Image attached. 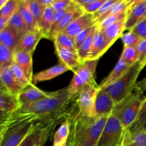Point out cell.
Returning <instances> with one entry per match:
<instances>
[{"label": "cell", "mask_w": 146, "mask_h": 146, "mask_svg": "<svg viewBox=\"0 0 146 146\" xmlns=\"http://www.w3.org/2000/svg\"><path fill=\"white\" fill-rule=\"evenodd\" d=\"M73 101L68 95V88L65 87L54 91L51 96L38 102L22 106L19 111L34 114L43 123H58L63 118L66 119L73 115V110L69 109Z\"/></svg>", "instance_id": "obj_1"}, {"label": "cell", "mask_w": 146, "mask_h": 146, "mask_svg": "<svg viewBox=\"0 0 146 146\" xmlns=\"http://www.w3.org/2000/svg\"><path fill=\"white\" fill-rule=\"evenodd\" d=\"M68 118L71 121L68 146H96L108 117L84 116L76 113Z\"/></svg>", "instance_id": "obj_2"}, {"label": "cell", "mask_w": 146, "mask_h": 146, "mask_svg": "<svg viewBox=\"0 0 146 146\" xmlns=\"http://www.w3.org/2000/svg\"><path fill=\"white\" fill-rule=\"evenodd\" d=\"M39 123L34 114L19 110L0 121V146H19Z\"/></svg>", "instance_id": "obj_3"}, {"label": "cell", "mask_w": 146, "mask_h": 146, "mask_svg": "<svg viewBox=\"0 0 146 146\" xmlns=\"http://www.w3.org/2000/svg\"><path fill=\"white\" fill-rule=\"evenodd\" d=\"M145 98V96L134 91L125 99L115 104L112 115L128 130L135 122Z\"/></svg>", "instance_id": "obj_4"}, {"label": "cell", "mask_w": 146, "mask_h": 146, "mask_svg": "<svg viewBox=\"0 0 146 146\" xmlns=\"http://www.w3.org/2000/svg\"><path fill=\"white\" fill-rule=\"evenodd\" d=\"M98 60H89L74 71V76L67 86L68 95L72 101L77 98L84 86L91 85L99 87L95 80L96 70Z\"/></svg>", "instance_id": "obj_5"}, {"label": "cell", "mask_w": 146, "mask_h": 146, "mask_svg": "<svg viewBox=\"0 0 146 146\" xmlns=\"http://www.w3.org/2000/svg\"><path fill=\"white\" fill-rule=\"evenodd\" d=\"M142 70V67L138 61L131 66L119 80L106 88L115 104L122 101L133 92L137 84V78Z\"/></svg>", "instance_id": "obj_6"}, {"label": "cell", "mask_w": 146, "mask_h": 146, "mask_svg": "<svg viewBox=\"0 0 146 146\" xmlns=\"http://www.w3.org/2000/svg\"><path fill=\"white\" fill-rule=\"evenodd\" d=\"M125 132L121 121L114 115H110L96 146H123Z\"/></svg>", "instance_id": "obj_7"}, {"label": "cell", "mask_w": 146, "mask_h": 146, "mask_svg": "<svg viewBox=\"0 0 146 146\" xmlns=\"http://www.w3.org/2000/svg\"><path fill=\"white\" fill-rule=\"evenodd\" d=\"M99 87L87 85L84 87L76 101L77 113L84 116H95V101Z\"/></svg>", "instance_id": "obj_8"}, {"label": "cell", "mask_w": 146, "mask_h": 146, "mask_svg": "<svg viewBox=\"0 0 146 146\" xmlns=\"http://www.w3.org/2000/svg\"><path fill=\"white\" fill-rule=\"evenodd\" d=\"M115 104L106 88L100 87L95 101V116L109 117L112 115Z\"/></svg>", "instance_id": "obj_9"}, {"label": "cell", "mask_w": 146, "mask_h": 146, "mask_svg": "<svg viewBox=\"0 0 146 146\" xmlns=\"http://www.w3.org/2000/svg\"><path fill=\"white\" fill-rule=\"evenodd\" d=\"M18 96L7 92L4 88L0 90V121L11 116L21 108Z\"/></svg>", "instance_id": "obj_10"}, {"label": "cell", "mask_w": 146, "mask_h": 146, "mask_svg": "<svg viewBox=\"0 0 146 146\" xmlns=\"http://www.w3.org/2000/svg\"><path fill=\"white\" fill-rule=\"evenodd\" d=\"M146 18V0L131 1L128 9L125 29L132 30L138 23Z\"/></svg>", "instance_id": "obj_11"}, {"label": "cell", "mask_w": 146, "mask_h": 146, "mask_svg": "<svg viewBox=\"0 0 146 146\" xmlns=\"http://www.w3.org/2000/svg\"><path fill=\"white\" fill-rule=\"evenodd\" d=\"M56 125V123L46 124L39 123L19 146H35L40 141H47Z\"/></svg>", "instance_id": "obj_12"}, {"label": "cell", "mask_w": 146, "mask_h": 146, "mask_svg": "<svg viewBox=\"0 0 146 146\" xmlns=\"http://www.w3.org/2000/svg\"><path fill=\"white\" fill-rule=\"evenodd\" d=\"M0 80L1 88L12 95L18 96L19 94L24 89L16 79L11 66L0 68Z\"/></svg>", "instance_id": "obj_13"}, {"label": "cell", "mask_w": 146, "mask_h": 146, "mask_svg": "<svg viewBox=\"0 0 146 146\" xmlns=\"http://www.w3.org/2000/svg\"><path fill=\"white\" fill-rule=\"evenodd\" d=\"M53 92H45L31 84L24 88L18 96V99L21 106L38 102L44 98L51 96Z\"/></svg>", "instance_id": "obj_14"}, {"label": "cell", "mask_w": 146, "mask_h": 146, "mask_svg": "<svg viewBox=\"0 0 146 146\" xmlns=\"http://www.w3.org/2000/svg\"><path fill=\"white\" fill-rule=\"evenodd\" d=\"M55 50L60 62L67 66L73 72L84 64L78 55V51L63 48L58 46H55Z\"/></svg>", "instance_id": "obj_15"}, {"label": "cell", "mask_w": 146, "mask_h": 146, "mask_svg": "<svg viewBox=\"0 0 146 146\" xmlns=\"http://www.w3.org/2000/svg\"><path fill=\"white\" fill-rule=\"evenodd\" d=\"M111 46L112 45L108 42L102 31L98 27L94 33L89 60H98L111 48Z\"/></svg>", "instance_id": "obj_16"}, {"label": "cell", "mask_w": 146, "mask_h": 146, "mask_svg": "<svg viewBox=\"0 0 146 146\" xmlns=\"http://www.w3.org/2000/svg\"><path fill=\"white\" fill-rule=\"evenodd\" d=\"M95 24H96V23L94 18V15L85 13L84 15L71 23L63 32L66 34L67 35L76 38L80 33L93 27Z\"/></svg>", "instance_id": "obj_17"}, {"label": "cell", "mask_w": 146, "mask_h": 146, "mask_svg": "<svg viewBox=\"0 0 146 146\" xmlns=\"http://www.w3.org/2000/svg\"><path fill=\"white\" fill-rule=\"evenodd\" d=\"M24 34L21 31L9 25L2 31H0V44L15 51Z\"/></svg>", "instance_id": "obj_18"}, {"label": "cell", "mask_w": 146, "mask_h": 146, "mask_svg": "<svg viewBox=\"0 0 146 146\" xmlns=\"http://www.w3.org/2000/svg\"><path fill=\"white\" fill-rule=\"evenodd\" d=\"M74 4L72 8H71V9L66 14L65 17L62 19V21L57 26L56 28L51 33V34L49 36L50 40L54 39V36L57 34L63 32L71 23L74 22L76 19H77L79 18L80 17H81V16L85 14L84 9L81 7H79L78 4H76V2L74 1Z\"/></svg>", "instance_id": "obj_19"}, {"label": "cell", "mask_w": 146, "mask_h": 146, "mask_svg": "<svg viewBox=\"0 0 146 146\" xmlns=\"http://www.w3.org/2000/svg\"><path fill=\"white\" fill-rule=\"evenodd\" d=\"M33 54L23 51H14V62L22 69L30 82H33Z\"/></svg>", "instance_id": "obj_20"}, {"label": "cell", "mask_w": 146, "mask_h": 146, "mask_svg": "<svg viewBox=\"0 0 146 146\" xmlns=\"http://www.w3.org/2000/svg\"><path fill=\"white\" fill-rule=\"evenodd\" d=\"M42 38L44 36L41 31H27L21 37L17 50L34 54L37 44Z\"/></svg>", "instance_id": "obj_21"}, {"label": "cell", "mask_w": 146, "mask_h": 146, "mask_svg": "<svg viewBox=\"0 0 146 146\" xmlns=\"http://www.w3.org/2000/svg\"><path fill=\"white\" fill-rule=\"evenodd\" d=\"M68 71H71V69L65 64L60 62L59 64H56L51 68H47V69L40 71L35 74L33 78V83L34 84H36L38 82L53 79V78L67 72Z\"/></svg>", "instance_id": "obj_22"}, {"label": "cell", "mask_w": 146, "mask_h": 146, "mask_svg": "<svg viewBox=\"0 0 146 146\" xmlns=\"http://www.w3.org/2000/svg\"><path fill=\"white\" fill-rule=\"evenodd\" d=\"M131 66L129 64H128L121 57H120L119 60L118 61L113 69L111 71L108 76L101 83L100 87L107 88L108 86H111V84L119 80L128 71Z\"/></svg>", "instance_id": "obj_23"}, {"label": "cell", "mask_w": 146, "mask_h": 146, "mask_svg": "<svg viewBox=\"0 0 146 146\" xmlns=\"http://www.w3.org/2000/svg\"><path fill=\"white\" fill-rule=\"evenodd\" d=\"M125 21L126 19L111 24L104 29H101L106 39L111 45H113L118 38H121V36L124 34V31L126 30Z\"/></svg>", "instance_id": "obj_24"}, {"label": "cell", "mask_w": 146, "mask_h": 146, "mask_svg": "<svg viewBox=\"0 0 146 146\" xmlns=\"http://www.w3.org/2000/svg\"><path fill=\"white\" fill-rule=\"evenodd\" d=\"M71 128V121L68 118H66L54 135L53 146L68 145V138Z\"/></svg>", "instance_id": "obj_25"}, {"label": "cell", "mask_w": 146, "mask_h": 146, "mask_svg": "<svg viewBox=\"0 0 146 146\" xmlns=\"http://www.w3.org/2000/svg\"><path fill=\"white\" fill-rule=\"evenodd\" d=\"M19 11L21 14V17L24 19L26 24H27L28 31H40L39 26L34 19L30 11L27 4V0H20Z\"/></svg>", "instance_id": "obj_26"}, {"label": "cell", "mask_w": 146, "mask_h": 146, "mask_svg": "<svg viewBox=\"0 0 146 146\" xmlns=\"http://www.w3.org/2000/svg\"><path fill=\"white\" fill-rule=\"evenodd\" d=\"M54 15L55 11L52 7H48L44 9L42 19L39 24L40 31L42 34L44 38L49 39L50 33L54 24Z\"/></svg>", "instance_id": "obj_27"}, {"label": "cell", "mask_w": 146, "mask_h": 146, "mask_svg": "<svg viewBox=\"0 0 146 146\" xmlns=\"http://www.w3.org/2000/svg\"><path fill=\"white\" fill-rule=\"evenodd\" d=\"M123 146H146V131L131 133L126 130Z\"/></svg>", "instance_id": "obj_28"}, {"label": "cell", "mask_w": 146, "mask_h": 146, "mask_svg": "<svg viewBox=\"0 0 146 146\" xmlns=\"http://www.w3.org/2000/svg\"><path fill=\"white\" fill-rule=\"evenodd\" d=\"M131 2V1H128V0H116L115 2L108 9V11L97 19L96 24L101 23L103 20L110 16L116 15V14H121V13L126 11Z\"/></svg>", "instance_id": "obj_29"}, {"label": "cell", "mask_w": 146, "mask_h": 146, "mask_svg": "<svg viewBox=\"0 0 146 146\" xmlns=\"http://www.w3.org/2000/svg\"><path fill=\"white\" fill-rule=\"evenodd\" d=\"M127 131L131 133L146 131V98L135 122Z\"/></svg>", "instance_id": "obj_30"}, {"label": "cell", "mask_w": 146, "mask_h": 146, "mask_svg": "<svg viewBox=\"0 0 146 146\" xmlns=\"http://www.w3.org/2000/svg\"><path fill=\"white\" fill-rule=\"evenodd\" d=\"M53 41H54L55 46L77 51L75 38L67 35L65 33L61 32L57 34L54 36Z\"/></svg>", "instance_id": "obj_31"}, {"label": "cell", "mask_w": 146, "mask_h": 146, "mask_svg": "<svg viewBox=\"0 0 146 146\" xmlns=\"http://www.w3.org/2000/svg\"><path fill=\"white\" fill-rule=\"evenodd\" d=\"M14 63V51L0 44V68L11 66Z\"/></svg>", "instance_id": "obj_32"}, {"label": "cell", "mask_w": 146, "mask_h": 146, "mask_svg": "<svg viewBox=\"0 0 146 146\" xmlns=\"http://www.w3.org/2000/svg\"><path fill=\"white\" fill-rule=\"evenodd\" d=\"M97 28H98V27H97ZM96 30L94 32L91 33V35L86 38V40L81 44V46H80L79 48H78V50H77L78 53V55H79L81 61H82L83 63H85L86 61H89L90 54H91V48H92L93 41H94V33H95Z\"/></svg>", "instance_id": "obj_33"}, {"label": "cell", "mask_w": 146, "mask_h": 146, "mask_svg": "<svg viewBox=\"0 0 146 146\" xmlns=\"http://www.w3.org/2000/svg\"><path fill=\"white\" fill-rule=\"evenodd\" d=\"M27 4L30 11L39 26L43 14H44V9L41 5L38 0H27Z\"/></svg>", "instance_id": "obj_34"}, {"label": "cell", "mask_w": 146, "mask_h": 146, "mask_svg": "<svg viewBox=\"0 0 146 146\" xmlns=\"http://www.w3.org/2000/svg\"><path fill=\"white\" fill-rule=\"evenodd\" d=\"M124 46L136 47L142 40V38L133 31L130 30L128 32L124 33L121 37Z\"/></svg>", "instance_id": "obj_35"}, {"label": "cell", "mask_w": 146, "mask_h": 146, "mask_svg": "<svg viewBox=\"0 0 146 146\" xmlns=\"http://www.w3.org/2000/svg\"><path fill=\"white\" fill-rule=\"evenodd\" d=\"M121 57L131 66L133 65L138 61V51H137L136 47L124 46Z\"/></svg>", "instance_id": "obj_36"}, {"label": "cell", "mask_w": 146, "mask_h": 146, "mask_svg": "<svg viewBox=\"0 0 146 146\" xmlns=\"http://www.w3.org/2000/svg\"><path fill=\"white\" fill-rule=\"evenodd\" d=\"M9 25L14 27V28L18 29L19 31H21V32L24 33V34H25L27 31H29L27 27V24H26L24 19L21 17V14H20L19 11V9L18 10L11 16V19H10L9 21Z\"/></svg>", "instance_id": "obj_37"}, {"label": "cell", "mask_w": 146, "mask_h": 146, "mask_svg": "<svg viewBox=\"0 0 146 146\" xmlns=\"http://www.w3.org/2000/svg\"><path fill=\"white\" fill-rule=\"evenodd\" d=\"M128 9H127L126 11H124V12L121 13V14H116V15L110 16V17H107L105 19L103 20L101 23L97 24V25H98V27L100 29H104L106 28V27L111 25V24H115V23L118 22V21H121V20L125 19L127 17V15H128Z\"/></svg>", "instance_id": "obj_38"}, {"label": "cell", "mask_w": 146, "mask_h": 146, "mask_svg": "<svg viewBox=\"0 0 146 146\" xmlns=\"http://www.w3.org/2000/svg\"><path fill=\"white\" fill-rule=\"evenodd\" d=\"M11 68H12L13 73L15 76L16 79L17 80L19 83L21 85V86L24 88H27L29 85H31L32 83L30 82L29 80L27 78V76L24 74V71H22L21 68L17 65L16 63H14L12 66H11Z\"/></svg>", "instance_id": "obj_39"}, {"label": "cell", "mask_w": 146, "mask_h": 146, "mask_svg": "<svg viewBox=\"0 0 146 146\" xmlns=\"http://www.w3.org/2000/svg\"><path fill=\"white\" fill-rule=\"evenodd\" d=\"M20 0H8L5 5L0 8V16L11 17L18 10Z\"/></svg>", "instance_id": "obj_40"}, {"label": "cell", "mask_w": 146, "mask_h": 146, "mask_svg": "<svg viewBox=\"0 0 146 146\" xmlns=\"http://www.w3.org/2000/svg\"><path fill=\"white\" fill-rule=\"evenodd\" d=\"M138 56V62L142 68L146 66V38L142 39L136 46Z\"/></svg>", "instance_id": "obj_41"}, {"label": "cell", "mask_w": 146, "mask_h": 146, "mask_svg": "<svg viewBox=\"0 0 146 146\" xmlns=\"http://www.w3.org/2000/svg\"><path fill=\"white\" fill-rule=\"evenodd\" d=\"M97 27H98L97 24H95V25H94L93 27H90V28L83 31L82 32L80 33V34L76 37L75 40H76V44L77 50H78V48L81 46V44H82L86 40V38L91 35V33H93L96 29Z\"/></svg>", "instance_id": "obj_42"}, {"label": "cell", "mask_w": 146, "mask_h": 146, "mask_svg": "<svg viewBox=\"0 0 146 146\" xmlns=\"http://www.w3.org/2000/svg\"><path fill=\"white\" fill-rule=\"evenodd\" d=\"M105 1L106 0H94L91 4L85 6L82 9H84V12L86 14L94 15V14H95L99 10V9L104 4Z\"/></svg>", "instance_id": "obj_43"}, {"label": "cell", "mask_w": 146, "mask_h": 146, "mask_svg": "<svg viewBox=\"0 0 146 146\" xmlns=\"http://www.w3.org/2000/svg\"><path fill=\"white\" fill-rule=\"evenodd\" d=\"M115 1H116V0H106L105 2L104 3V4H103V5L101 6V8L99 9V10H98L95 14H94V19H95L96 23L97 19H98L100 17L104 15V14L108 11V9L115 2Z\"/></svg>", "instance_id": "obj_44"}, {"label": "cell", "mask_w": 146, "mask_h": 146, "mask_svg": "<svg viewBox=\"0 0 146 146\" xmlns=\"http://www.w3.org/2000/svg\"><path fill=\"white\" fill-rule=\"evenodd\" d=\"M132 30H133L142 39L146 38V18L138 23Z\"/></svg>", "instance_id": "obj_45"}, {"label": "cell", "mask_w": 146, "mask_h": 146, "mask_svg": "<svg viewBox=\"0 0 146 146\" xmlns=\"http://www.w3.org/2000/svg\"><path fill=\"white\" fill-rule=\"evenodd\" d=\"M72 2L73 0H55L52 8L54 9L55 12H56L68 8L72 4Z\"/></svg>", "instance_id": "obj_46"}, {"label": "cell", "mask_w": 146, "mask_h": 146, "mask_svg": "<svg viewBox=\"0 0 146 146\" xmlns=\"http://www.w3.org/2000/svg\"><path fill=\"white\" fill-rule=\"evenodd\" d=\"M134 91L145 96V93H146V77L142 81L137 82Z\"/></svg>", "instance_id": "obj_47"}, {"label": "cell", "mask_w": 146, "mask_h": 146, "mask_svg": "<svg viewBox=\"0 0 146 146\" xmlns=\"http://www.w3.org/2000/svg\"><path fill=\"white\" fill-rule=\"evenodd\" d=\"M11 17L7 16H0V31H2L9 26Z\"/></svg>", "instance_id": "obj_48"}, {"label": "cell", "mask_w": 146, "mask_h": 146, "mask_svg": "<svg viewBox=\"0 0 146 146\" xmlns=\"http://www.w3.org/2000/svg\"><path fill=\"white\" fill-rule=\"evenodd\" d=\"M38 1L44 9L48 7H52L55 2V0H38Z\"/></svg>", "instance_id": "obj_49"}, {"label": "cell", "mask_w": 146, "mask_h": 146, "mask_svg": "<svg viewBox=\"0 0 146 146\" xmlns=\"http://www.w3.org/2000/svg\"><path fill=\"white\" fill-rule=\"evenodd\" d=\"M74 1H75L76 4H77L79 7L83 8V7H85V6L91 4L94 0H74Z\"/></svg>", "instance_id": "obj_50"}, {"label": "cell", "mask_w": 146, "mask_h": 146, "mask_svg": "<svg viewBox=\"0 0 146 146\" xmlns=\"http://www.w3.org/2000/svg\"><path fill=\"white\" fill-rule=\"evenodd\" d=\"M7 1H8V0H0V8L4 7L6 4V3L7 2Z\"/></svg>", "instance_id": "obj_51"}, {"label": "cell", "mask_w": 146, "mask_h": 146, "mask_svg": "<svg viewBox=\"0 0 146 146\" xmlns=\"http://www.w3.org/2000/svg\"><path fill=\"white\" fill-rule=\"evenodd\" d=\"M46 141H40L39 143H38L36 144V145L35 146H43L44 145V144L45 143H46Z\"/></svg>", "instance_id": "obj_52"}, {"label": "cell", "mask_w": 146, "mask_h": 146, "mask_svg": "<svg viewBox=\"0 0 146 146\" xmlns=\"http://www.w3.org/2000/svg\"><path fill=\"white\" fill-rule=\"evenodd\" d=\"M53 146V145H52ZM62 146H68V145H62Z\"/></svg>", "instance_id": "obj_53"}]
</instances>
